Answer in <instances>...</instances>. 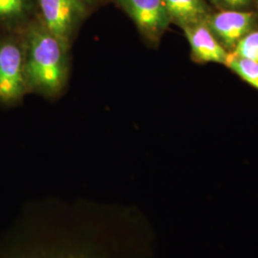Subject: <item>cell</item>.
Wrapping results in <instances>:
<instances>
[{
    "label": "cell",
    "instance_id": "obj_5",
    "mask_svg": "<svg viewBox=\"0 0 258 258\" xmlns=\"http://www.w3.org/2000/svg\"><path fill=\"white\" fill-rule=\"evenodd\" d=\"M150 46H157L171 23L163 0H116Z\"/></svg>",
    "mask_w": 258,
    "mask_h": 258
},
{
    "label": "cell",
    "instance_id": "obj_2",
    "mask_svg": "<svg viewBox=\"0 0 258 258\" xmlns=\"http://www.w3.org/2000/svg\"><path fill=\"white\" fill-rule=\"evenodd\" d=\"M25 74L29 93L55 98L64 90L70 72V48L41 21H32L22 31Z\"/></svg>",
    "mask_w": 258,
    "mask_h": 258
},
{
    "label": "cell",
    "instance_id": "obj_7",
    "mask_svg": "<svg viewBox=\"0 0 258 258\" xmlns=\"http://www.w3.org/2000/svg\"><path fill=\"white\" fill-rule=\"evenodd\" d=\"M190 47V55L197 63L226 64L229 52L212 34L206 19L183 28Z\"/></svg>",
    "mask_w": 258,
    "mask_h": 258
},
{
    "label": "cell",
    "instance_id": "obj_14",
    "mask_svg": "<svg viewBox=\"0 0 258 258\" xmlns=\"http://www.w3.org/2000/svg\"><path fill=\"white\" fill-rule=\"evenodd\" d=\"M256 3H257V6H258V0H256Z\"/></svg>",
    "mask_w": 258,
    "mask_h": 258
},
{
    "label": "cell",
    "instance_id": "obj_13",
    "mask_svg": "<svg viewBox=\"0 0 258 258\" xmlns=\"http://www.w3.org/2000/svg\"><path fill=\"white\" fill-rule=\"evenodd\" d=\"M83 1L85 4H87V3H95L97 0H83Z\"/></svg>",
    "mask_w": 258,
    "mask_h": 258
},
{
    "label": "cell",
    "instance_id": "obj_1",
    "mask_svg": "<svg viewBox=\"0 0 258 258\" xmlns=\"http://www.w3.org/2000/svg\"><path fill=\"white\" fill-rule=\"evenodd\" d=\"M0 258H156L155 234L133 206L43 199L0 234Z\"/></svg>",
    "mask_w": 258,
    "mask_h": 258
},
{
    "label": "cell",
    "instance_id": "obj_4",
    "mask_svg": "<svg viewBox=\"0 0 258 258\" xmlns=\"http://www.w3.org/2000/svg\"><path fill=\"white\" fill-rule=\"evenodd\" d=\"M41 23L65 45L72 46L73 40L86 14L83 0H37Z\"/></svg>",
    "mask_w": 258,
    "mask_h": 258
},
{
    "label": "cell",
    "instance_id": "obj_9",
    "mask_svg": "<svg viewBox=\"0 0 258 258\" xmlns=\"http://www.w3.org/2000/svg\"><path fill=\"white\" fill-rule=\"evenodd\" d=\"M171 22L179 27L205 20L211 14L204 0H163Z\"/></svg>",
    "mask_w": 258,
    "mask_h": 258
},
{
    "label": "cell",
    "instance_id": "obj_8",
    "mask_svg": "<svg viewBox=\"0 0 258 258\" xmlns=\"http://www.w3.org/2000/svg\"><path fill=\"white\" fill-rule=\"evenodd\" d=\"M31 10L32 0H0V32L21 33L32 22Z\"/></svg>",
    "mask_w": 258,
    "mask_h": 258
},
{
    "label": "cell",
    "instance_id": "obj_12",
    "mask_svg": "<svg viewBox=\"0 0 258 258\" xmlns=\"http://www.w3.org/2000/svg\"><path fill=\"white\" fill-rule=\"evenodd\" d=\"M226 10H240L249 6L250 0H212Z\"/></svg>",
    "mask_w": 258,
    "mask_h": 258
},
{
    "label": "cell",
    "instance_id": "obj_10",
    "mask_svg": "<svg viewBox=\"0 0 258 258\" xmlns=\"http://www.w3.org/2000/svg\"><path fill=\"white\" fill-rule=\"evenodd\" d=\"M225 65L245 83L258 90V62L229 53Z\"/></svg>",
    "mask_w": 258,
    "mask_h": 258
},
{
    "label": "cell",
    "instance_id": "obj_3",
    "mask_svg": "<svg viewBox=\"0 0 258 258\" xmlns=\"http://www.w3.org/2000/svg\"><path fill=\"white\" fill-rule=\"evenodd\" d=\"M29 93L22 32L0 35V102L13 105Z\"/></svg>",
    "mask_w": 258,
    "mask_h": 258
},
{
    "label": "cell",
    "instance_id": "obj_11",
    "mask_svg": "<svg viewBox=\"0 0 258 258\" xmlns=\"http://www.w3.org/2000/svg\"><path fill=\"white\" fill-rule=\"evenodd\" d=\"M230 53L258 62V30L249 32Z\"/></svg>",
    "mask_w": 258,
    "mask_h": 258
},
{
    "label": "cell",
    "instance_id": "obj_6",
    "mask_svg": "<svg viewBox=\"0 0 258 258\" xmlns=\"http://www.w3.org/2000/svg\"><path fill=\"white\" fill-rule=\"evenodd\" d=\"M206 22L222 46L230 53L243 37L255 29L256 15L241 10H224L210 14Z\"/></svg>",
    "mask_w": 258,
    "mask_h": 258
}]
</instances>
